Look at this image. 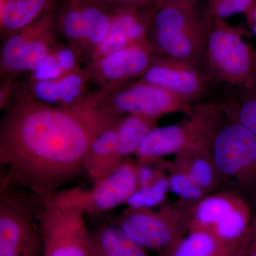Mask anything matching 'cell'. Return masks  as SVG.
I'll return each mask as SVG.
<instances>
[{
  "label": "cell",
  "instance_id": "6da1fadb",
  "mask_svg": "<svg viewBox=\"0 0 256 256\" xmlns=\"http://www.w3.org/2000/svg\"><path fill=\"white\" fill-rule=\"evenodd\" d=\"M106 92L66 108L15 96L0 124V163L10 178L44 198L84 170L94 140L122 117L104 106Z\"/></svg>",
  "mask_w": 256,
  "mask_h": 256
},
{
  "label": "cell",
  "instance_id": "7a4b0ae2",
  "mask_svg": "<svg viewBox=\"0 0 256 256\" xmlns=\"http://www.w3.org/2000/svg\"><path fill=\"white\" fill-rule=\"evenodd\" d=\"M224 190L256 197V134L234 120L220 100L194 106Z\"/></svg>",
  "mask_w": 256,
  "mask_h": 256
},
{
  "label": "cell",
  "instance_id": "3957f363",
  "mask_svg": "<svg viewBox=\"0 0 256 256\" xmlns=\"http://www.w3.org/2000/svg\"><path fill=\"white\" fill-rule=\"evenodd\" d=\"M197 2H178L156 10L148 40L160 55L203 66L210 20Z\"/></svg>",
  "mask_w": 256,
  "mask_h": 256
},
{
  "label": "cell",
  "instance_id": "277c9868",
  "mask_svg": "<svg viewBox=\"0 0 256 256\" xmlns=\"http://www.w3.org/2000/svg\"><path fill=\"white\" fill-rule=\"evenodd\" d=\"M248 35L226 20H210L203 66L218 85L256 86V50L245 40Z\"/></svg>",
  "mask_w": 256,
  "mask_h": 256
},
{
  "label": "cell",
  "instance_id": "5b68a950",
  "mask_svg": "<svg viewBox=\"0 0 256 256\" xmlns=\"http://www.w3.org/2000/svg\"><path fill=\"white\" fill-rule=\"evenodd\" d=\"M196 203L178 200L158 210L128 206L114 224L138 245L163 256L190 232Z\"/></svg>",
  "mask_w": 256,
  "mask_h": 256
},
{
  "label": "cell",
  "instance_id": "8992f818",
  "mask_svg": "<svg viewBox=\"0 0 256 256\" xmlns=\"http://www.w3.org/2000/svg\"><path fill=\"white\" fill-rule=\"evenodd\" d=\"M252 217V208L246 198L224 188L208 194L195 204L190 232H208L236 256Z\"/></svg>",
  "mask_w": 256,
  "mask_h": 256
},
{
  "label": "cell",
  "instance_id": "52a82bcc",
  "mask_svg": "<svg viewBox=\"0 0 256 256\" xmlns=\"http://www.w3.org/2000/svg\"><path fill=\"white\" fill-rule=\"evenodd\" d=\"M86 214L62 206L52 196L43 198L40 215L42 256H90V233Z\"/></svg>",
  "mask_w": 256,
  "mask_h": 256
},
{
  "label": "cell",
  "instance_id": "ba28073f",
  "mask_svg": "<svg viewBox=\"0 0 256 256\" xmlns=\"http://www.w3.org/2000/svg\"><path fill=\"white\" fill-rule=\"evenodd\" d=\"M138 188L137 163L126 160L88 190L69 188L50 196L62 206L78 208L86 214H100L126 204Z\"/></svg>",
  "mask_w": 256,
  "mask_h": 256
},
{
  "label": "cell",
  "instance_id": "9c48e42d",
  "mask_svg": "<svg viewBox=\"0 0 256 256\" xmlns=\"http://www.w3.org/2000/svg\"><path fill=\"white\" fill-rule=\"evenodd\" d=\"M104 106L118 116L134 114L160 119L166 114H192L194 106L166 89L137 79L118 87H107Z\"/></svg>",
  "mask_w": 256,
  "mask_h": 256
},
{
  "label": "cell",
  "instance_id": "30bf717a",
  "mask_svg": "<svg viewBox=\"0 0 256 256\" xmlns=\"http://www.w3.org/2000/svg\"><path fill=\"white\" fill-rule=\"evenodd\" d=\"M139 80L163 88L192 106L210 101L218 86L203 66L160 54Z\"/></svg>",
  "mask_w": 256,
  "mask_h": 256
},
{
  "label": "cell",
  "instance_id": "8fae6325",
  "mask_svg": "<svg viewBox=\"0 0 256 256\" xmlns=\"http://www.w3.org/2000/svg\"><path fill=\"white\" fill-rule=\"evenodd\" d=\"M160 55L150 41L136 44L94 60L86 68L101 88L137 80Z\"/></svg>",
  "mask_w": 256,
  "mask_h": 256
},
{
  "label": "cell",
  "instance_id": "7c38bea8",
  "mask_svg": "<svg viewBox=\"0 0 256 256\" xmlns=\"http://www.w3.org/2000/svg\"><path fill=\"white\" fill-rule=\"evenodd\" d=\"M0 205V256H38L43 250L40 226L26 207L14 200Z\"/></svg>",
  "mask_w": 256,
  "mask_h": 256
},
{
  "label": "cell",
  "instance_id": "4fadbf2b",
  "mask_svg": "<svg viewBox=\"0 0 256 256\" xmlns=\"http://www.w3.org/2000/svg\"><path fill=\"white\" fill-rule=\"evenodd\" d=\"M201 124L193 114L178 124L156 127L148 133L134 153L138 163L150 164L176 154L200 137Z\"/></svg>",
  "mask_w": 256,
  "mask_h": 256
},
{
  "label": "cell",
  "instance_id": "5bb4252c",
  "mask_svg": "<svg viewBox=\"0 0 256 256\" xmlns=\"http://www.w3.org/2000/svg\"><path fill=\"white\" fill-rule=\"evenodd\" d=\"M92 74L87 68H80L58 79L45 82H28L24 88V96L46 105L66 108L76 105L85 99Z\"/></svg>",
  "mask_w": 256,
  "mask_h": 256
},
{
  "label": "cell",
  "instance_id": "9a60e30c",
  "mask_svg": "<svg viewBox=\"0 0 256 256\" xmlns=\"http://www.w3.org/2000/svg\"><path fill=\"white\" fill-rule=\"evenodd\" d=\"M201 124L200 137L175 154L172 164L188 175L207 194L222 188V180L216 166L204 130Z\"/></svg>",
  "mask_w": 256,
  "mask_h": 256
},
{
  "label": "cell",
  "instance_id": "2e32d148",
  "mask_svg": "<svg viewBox=\"0 0 256 256\" xmlns=\"http://www.w3.org/2000/svg\"><path fill=\"white\" fill-rule=\"evenodd\" d=\"M118 121L96 137L84 159L82 170L92 183L105 178L118 168L116 153L118 141Z\"/></svg>",
  "mask_w": 256,
  "mask_h": 256
},
{
  "label": "cell",
  "instance_id": "e0dca14e",
  "mask_svg": "<svg viewBox=\"0 0 256 256\" xmlns=\"http://www.w3.org/2000/svg\"><path fill=\"white\" fill-rule=\"evenodd\" d=\"M53 6V0H0L2 33L8 35L26 28Z\"/></svg>",
  "mask_w": 256,
  "mask_h": 256
},
{
  "label": "cell",
  "instance_id": "ac0fdd59",
  "mask_svg": "<svg viewBox=\"0 0 256 256\" xmlns=\"http://www.w3.org/2000/svg\"><path fill=\"white\" fill-rule=\"evenodd\" d=\"M146 250L114 224L90 234V256H150Z\"/></svg>",
  "mask_w": 256,
  "mask_h": 256
},
{
  "label": "cell",
  "instance_id": "d6986e66",
  "mask_svg": "<svg viewBox=\"0 0 256 256\" xmlns=\"http://www.w3.org/2000/svg\"><path fill=\"white\" fill-rule=\"evenodd\" d=\"M159 119L139 114L122 116L118 124L116 164L119 168L131 154H134L148 133L158 127Z\"/></svg>",
  "mask_w": 256,
  "mask_h": 256
},
{
  "label": "cell",
  "instance_id": "ffe728a7",
  "mask_svg": "<svg viewBox=\"0 0 256 256\" xmlns=\"http://www.w3.org/2000/svg\"><path fill=\"white\" fill-rule=\"evenodd\" d=\"M229 88L220 99L224 108L234 120L256 134V86Z\"/></svg>",
  "mask_w": 256,
  "mask_h": 256
},
{
  "label": "cell",
  "instance_id": "44dd1931",
  "mask_svg": "<svg viewBox=\"0 0 256 256\" xmlns=\"http://www.w3.org/2000/svg\"><path fill=\"white\" fill-rule=\"evenodd\" d=\"M163 256H236L212 234L190 230Z\"/></svg>",
  "mask_w": 256,
  "mask_h": 256
},
{
  "label": "cell",
  "instance_id": "7402d4cb",
  "mask_svg": "<svg viewBox=\"0 0 256 256\" xmlns=\"http://www.w3.org/2000/svg\"><path fill=\"white\" fill-rule=\"evenodd\" d=\"M66 4L57 26L76 50L88 52L86 24L78 0H68Z\"/></svg>",
  "mask_w": 256,
  "mask_h": 256
},
{
  "label": "cell",
  "instance_id": "603a6c76",
  "mask_svg": "<svg viewBox=\"0 0 256 256\" xmlns=\"http://www.w3.org/2000/svg\"><path fill=\"white\" fill-rule=\"evenodd\" d=\"M87 30L88 52H90L104 41L112 28V14H109L100 4L88 0H78Z\"/></svg>",
  "mask_w": 256,
  "mask_h": 256
},
{
  "label": "cell",
  "instance_id": "cb8c5ba5",
  "mask_svg": "<svg viewBox=\"0 0 256 256\" xmlns=\"http://www.w3.org/2000/svg\"><path fill=\"white\" fill-rule=\"evenodd\" d=\"M170 190L168 176L162 169L159 176L150 186L138 188L128 198V206L152 208L164 203Z\"/></svg>",
  "mask_w": 256,
  "mask_h": 256
},
{
  "label": "cell",
  "instance_id": "d4e9b609",
  "mask_svg": "<svg viewBox=\"0 0 256 256\" xmlns=\"http://www.w3.org/2000/svg\"><path fill=\"white\" fill-rule=\"evenodd\" d=\"M165 168L169 171L168 176L170 190L178 197V200L196 203L206 196V192L201 186L188 174L175 168L172 162L165 163Z\"/></svg>",
  "mask_w": 256,
  "mask_h": 256
},
{
  "label": "cell",
  "instance_id": "484cf974",
  "mask_svg": "<svg viewBox=\"0 0 256 256\" xmlns=\"http://www.w3.org/2000/svg\"><path fill=\"white\" fill-rule=\"evenodd\" d=\"M256 0H208L204 14L212 20H226L234 15L245 14Z\"/></svg>",
  "mask_w": 256,
  "mask_h": 256
},
{
  "label": "cell",
  "instance_id": "4316f807",
  "mask_svg": "<svg viewBox=\"0 0 256 256\" xmlns=\"http://www.w3.org/2000/svg\"><path fill=\"white\" fill-rule=\"evenodd\" d=\"M130 45L133 44H131L124 30L112 22V28L108 34L92 50L90 55L92 62Z\"/></svg>",
  "mask_w": 256,
  "mask_h": 256
},
{
  "label": "cell",
  "instance_id": "83f0119b",
  "mask_svg": "<svg viewBox=\"0 0 256 256\" xmlns=\"http://www.w3.org/2000/svg\"><path fill=\"white\" fill-rule=\"evenodd\" d=\"M56 47L40 66L30 72L28 82L55 80L66 75L56 58Z\"/></svg>",
  "mask_w": 256,
  "mask_h": 256
},
{
  "label": "cell",
  "instance_id": "f1b7e54d",
  "mask_svg": "<svg viewBox=\"0 0 256 256\" xmlns=\"http://www.w3.org/2000/svg\"><path fill=\"white\" fill-rule=\"evenodd\" d=\"M76 54L77 52L72 50V47H56V58L66 74L79 68L77 65Z\"/></svg>",
  "mask_w": 256,
  "mask_h": 256
},
{
  "label": "cell",
  "instance_id": "f546056e",
  "mask_svg": "<svg viewBox=\"0 0 256 256\" xmlns=\"http://www.w3.org/2000/svg\"><path fill=\"white\" fill-rule=\"evenodd\" d=\"M254 203L256 205L255 213L252 214V223L236 256H244L256 250V197Z\"/></svg>",
  "mask_w": 256,
  "mask_h": 256
},
{
  "label": "cell",
  "instance_id": "4dcf8cb0",
  "mask_svg": "<svg viewBox=\"0 0 256 256\" xmlns=\"http://www.w3.org/2000/svg\"><path fill=\"white\" fill-rule=\"evenodd\" d=\"M150 164L137 162L138 188L150 186L159 176L162 169H154Z\"/></svg>",
  "mask_w": 256,
  "mask_h": 256
},
{
  "label": "cell",
  "instance_id": "1f68e13d",
  "mask_svg": "<svg viewBox=\"0 0 256 256\" xmlns=\"http://www.w3.org/2000/svg\"><path fill=\"white\" fill-rule=\"evenodd\" d=\"M96 2L106 3L114 5L116 8L131 6V8H146L151 6L150 0H95Z\"/></svg>",
  "mask_w": 256,
  "mask_h": 256
},
{
  "label": "cell",
  "instance_id": "d6a6232c",
  "mask_svg": "<svg viewBox=\"0 0 256 256\" xmlns=\"http://www.w3.org/2000/svg\"><path fill=\"white\" fill-rule=\"evenodd\" d=\"M248 28L256 37V1L246 12L245 13Z\"/></svg>",
  "mask_w": 256,
  "mask_h": 256
},
{
  "label": "cell",
  "instance_id": "836d02e7",
  "mask_svg": "<svg viewBox=\"0 0 256 256\" xmlns=\"http://www.w3.org/2000/svg\"><path fill=\"white\" fill-rule=\"evenodd\" d=\"M178 2H197V0H152V6L154 9L158 10L165 5Z\"/></svg>",
  "mask_w": 256,
  "mask_h": 256
},
{
  "label": "cell",
  "instance_id": "e575fe53",
  "mask_svg": "<svg viewBox=\"0 0 256 256\" xmlns=\"http://www.w3.org/2000/svg\"><path fill=\"white\" fill-rule=\"evenodd\" d=\"M244 256H256V250H254V252H248V254H246Z\"/></svg>",
  "mask_w": 256,
  "mask_h": 256
},
{
  "label": "cell",
  "instance_id": "d590c367",
  "mask_svg": "<svg viewBox=\"0 0 256 256\" xmlns=\"http://www.w3.org/2000/svg\"><path fill=\"white\" fill-rule=\"evenodd\" d=\"M152 0H150L151 6H152Z\"/></svg>",
  "mask_w": 256,
  "mask_h": 256
}]
</instances>
